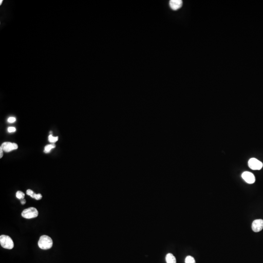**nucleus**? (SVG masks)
Segmentation results:
<instances>
[{
    "mask_svg": "<svg viewBox=\"0 0 263 263\" xmlns=\"http://www.w3.org/2000/svg\"><path fill=\"white\" fill-rule=\"evenodd\" d=\"M3 156V150L1 147H0V158H1Z\"/></svg>",
    "mask_w": 263,
    "mask_h": 263,
    "instance_id": "nucleus-18",
    "label": "nucleus"
},
{
    "mask_svg": "<svg viewBox=\"0 0 263 263\" xmlns=\"http://www.w3.org/2000/svg\"><path fill=\"white\" fill-rule=\"evenodd\" d=\"M1 148L6 152H11L12 150H16L18 148V145L15 143L10 142H5L1 145Z\"/></svg>",
    "mask_w": 263,
    "mask_h": 263,
    "instance_id": "nucleus-5",
    "label": "nucleus"
},
{
    "mask_svg": "<svg viewBox=\"0 0 263 263\" xmlns=\"http://www.w3.org/2000/svg\"><path fill=\"white\" fill-rule=\"evenodd\" d=\"M58 138H58V137H53V135H50L48 137L49 141L51 142V143H54L57 142L58 140Z\"/></svg>",
    "mask_w": 263,
    "mask_h": 263,
    "instance_id": "nucleus-13",
    "label": "nucleus"
},
{
    "mask_svg": "<svg viewBox=\"0 0 263 263\" xmlns=\"http://www.w3.org/2000/svg\"><path fill=\"white\" fill-rule=\"evenodd\" d=\"M35 193H34V191H32L31 190H30V189H28V190H27V194L28 195V196H31L32 198L33 199H34V194H35Z\"/></svg>",
    "mask_w": 263,
    "mask_h": 263,
    "instance_id": "nucleus-14",
    "label": "nucleus"
},
{
    "mask_svg": "<svg viewBox=\"0 0 263 263\" xmlns=\"http://www.w3.org/2000/svg\"><path fill=\"white\" fill-rule=\"evenodd\" d=\"M7 121L9 123H14V122H15L16 118H14V117H10V118H8Z\"/></svg>",
    "mask_w": 263,
    "mask_h": 263,
    "instance_id": "nucleus-16",
    "label": "nucleus"
},
{
    "mask_svg": "<svg viewBox=\"0 0 263 263\" xmlns=\"http://www.w3.org/2000/svg\"><path fill=\"white\" fill-rule=\"evenodd\" d=\"M24 196H25V194L22 191H18L16 193V197L19 199H24Z\"/></svg>",
    "mask_w": 263,
    "mask_h": 263,
    "instance_id": "nucleus-12",
    "label": "nucleus"
},
{
    "mask_svg": "<svg viewBox=\"0 0 263 263\" xmlns=\"http://www.w3.org/2000/svg\"><path fill=\"white\" fill-rule=\"evenodd\" d=\"M248 165L251 169L253 170H260L262 169L263 166V163L255 158H252L249 159L248 162Z\"/></svg>",
    "mask_w": 263,
    "mask_h": 263,
    "instance_id": "nucleus-4",
    "label": "nucleus"
},
{
    "mask_svg": "<svg viewBox=\"0 0 263 263\" xmlns=\"http://www.w3.org/2000/svg\"><path fill=\"white\" fill-rule=\"evenodd\" d=\"M22 200H23L21 201V204H23V205L25 204V203H26V200H24V199H22Z\"/></svg>",
    "mask_w": 263,
    "mask_h": 263,
    "instance_id": "nucleus-19",
    "label": "nucleus"
},
{
    "mask_svg": "<svg viewBox=\"0 0 263 263\" xmlns=\"http://www.w3.org/2000/svg\"><path fill=\"white\" fill-rule=\"evenodd\" d=\"M53 244L52 239L47 235H42L39 238L38 246L42 249H48L52 248Z\"/></svg>",
    "mask_w": 263,
    "mask_h": 263,
    "instance_id": "nucleus-1",
    "label": "nucleus"
},
{
    "mask_svg": "<svg viewBox=\"0 0 263 263\" xmlns=\"http://www.w3.org/2000/svg\"><path fill=\"white\" fill-rule=\"evenodd\" d=\"M185 263H196V261L192 256H188L185 258Z\"/></svg>",
    "mask_w": 263,
    "mask_h": 263,
    "instance_id": "nucleus-11",
    "label": "nucleus"
},
{
    "mask_svg": "<svg viewBox=\"0 0 263 263\" xmlns=\"http://www.w3.org/2000/svg\"><path fill=\"white\" fill-rule=\"evenodd\" d=\"M34 199H35L36 200H41V199H42V194H40V193H38V194H36V193H35V194H34Z\"/></svg>",
    "mask_w": 263,
    "mask_h": 263,
    "instance_id": "nucleus-15",
    "label": "nucleus"
},
{
    "mask_svg": "<svg viewBox=\"0 0 263 263\" xmlns=\"http://www.w3.org/2000/svg\"><path fill=\"white\" fill-rule=\"evenodd\" d=\"M167 263H176V260L175 256L172 253H168L166 256Z\"/></svg>",
    "mask_w": 263,
    "mask_h": 263,
    "instance_id": "nucleus-9",
    "label": "nucleus"
},
{
    "mask_svg": "<svg viewBox=\"0 0 263 263\" xmlns=\"http://www.w3.org/2000/svg\"><path fill=\"white\" fill-rule=\"evenodd\" d=\"M242 177L244 180L249 184H253L255 181L254 176L251 172H244L243 173H242Z\"/></svg>",
    "mask_w": 263,
    "mask_h": 263,
    "instance_id": "nucleus-7",
    "label": "nucleus"
},
{
    "mask_svg": "<svg viewBox=\"0 0 263 263\" xmlns=\"http://www.w3.org/2000/svg\"><path fill=\"white\" fill-rule=\"evenodd\" d=\"M8 131L9 133L14 132L16 131V128L14 127H10L8 128Z\"/></svg>",
    "mask_w": 263,
    "mask_h": 263,
    "instance_id": "nucleus-17",
    "label": "nucleus"
},
{
    "mask_svg": "<svg viewBox=\"0 0 263 263\" xmlns=\"http://www.w3.org/2000/svg\"><path fill=\"white\" fill-rule=\"evenodd\" d=\"M252 231L254 232H259L262 231L263 229V220H255L252 222Z\"/></svg>",
    "mask_w": 263,
    "mask_h": 263,
    "instance_id": "nucleus-6",
    "label": "nucleus"
},
{
    "mask_svg": "<svg viewBox=\"0 0 263 263\" xmlns=\"http://www.w3.org/2000/svg\"><path fill=\"white\" fill-rule=\"evenodd\" d=\"M183 2L181 0H171L170 1L169 4L171 8L173 10H178L181 7Z\"/></svg>",
    "mask_w": 263,
    "mask_h": 263,
    "instance_id": "nucleus-8",
    "label": "nucleus"
},
{
    "mask_svg": "<svg viewBox=\"0 0 263 263\" xmlns=\"http://www.w3.org/2000/svg\"><path fill=\"white\" fill-rule=\"evenodd\" d=\"M55 147H56V145L54 144V143H52L51 144H49V145H47L44 147V152L45 153H49L50 152L51 150L53 149V148H55Z\"/></svg>",
    "mask_w": 263,
    "mask_h": 263,
    "instance_id": "nucleus-10",
    "label": "nucleus"
},
{
    "mask_svg": "<svg viewBox=\"0 0 263 263\" xmlns=\"http://www.w3.org/2000/svg\"><path fill=\"white\" fill-rule=\"evenodd\" d=\"M0 244L3 248L6 249H11L14 248V242L11 237L6 235L0 236Z\"/></svg>",
    "mask_w": 263,
    "mask_h": 263,
    "instance_id": "nucleus-2",
    "label": "nucleus"
},
{
    "mask_svg": "<svg viewBox=\"0 0 263 263\" xmlns=\"http://www.w3.org/2000/svg\"><path fill=\"white\" fill-rule=\"evenodd\" d=\"M39 214L38 210L34 207H30L23 211L21 216L26 219H31L37 217Z\"/></svg>",
    "mask_w": 263,
    "mask_h": 263,
    "instance_id": "nucleus-3",
    "label": "nucleus"
}]
</instances>
